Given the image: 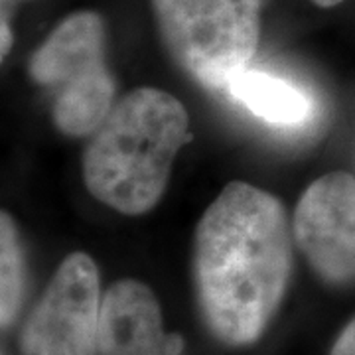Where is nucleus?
<instances>
[{
    "label": "nucleus",
    "instance_id": "obj_1",
    "mask_svg": "<svg viewBox=\"0 0 355 355\" xmlns=\"http://www.w3.org/2000/svg\"><path fill=\"white\" fill-rule=\"evenodd\" d=\"M291 219L277 196L233 180L193 231V286L203 320L231 347L254 343L292 277Z\"/></svg>",
    "mask_w": 355,
    "mask_h": 355
},
{
    "label": "nucleus",
    "instance_id": "obj_2",
    "mask_svg": "<svg viewBox=\"0 0 355 355\" xmlns=\"http://www.w3.org/2000/svg\"><path fill=\"white\" fill-rule=\"evenodd\" d=\"M190 140V114L172 93L139 87L114 103L81 158L87 191L116 214L153 211L178 153Z\"/></svg>",
    "mask_w": 355,
    "mask_h": 355
},
{
    "label": "nucleus",
    "instance_id": "obj_3",
    "mask_svg": "<svg viewBox=\"0 0 355 355\" xmlns=\"http://www.w3.org/2000/svg\"><path fill=\"white\" fill-rule=\"evenodd\" d=\"M170 60L207 89L247 71L261 40V0H150Z\"/></svg>",
    "mask_w": 355,
    "mask_h": 355
},
{
    "label": "nucleus",
    "instance_id": "obj_4",
    "mask_svg": "<svg viewBox=\"0 0 355 355\" xmlns=\"http://www.w3.org/2000/svg\"><path fill=\"white\" fill-rule=\"evenodd\" d=\"M105 20L79 10L51 30L30 58L28 73L53 91L51 119L65 137H91L114 107L116 81L105 64Z\"/></svg>",
    "mask_w": 355,
    "mask_h": 355
},
{
    "label": "nucleus",
    "instance_id": "obj_5",
    "mask_svg": "<svg viewBox=\"0 0 355 355\" xmlns=\"http://www.w3.org/2000/svg\"><path fill=\"white\" fill-rule=\"evenodd\" d=\"M99 268L87 253L60 263L22 330L26 355H95L101 326Z\"/></svg>",
    "mask_w": 355,
    "mask_h": 355
},
{
    "label": "nucleus",
    "instance_id": "obj_6",
    "mask_svg": "<svg viewBox=\"0 0 355 355\" xmlns=\"http://www.w3.org/2000/svg\"><path fill=\"white\" fill-rule=\"evenodd\" d=\"M294 243L320 279L355 282V176L330 172L314 180L292 216Z\"/></svg>",
    "mask_w": 355,
    "mask_h": 355
},
{
    "label": "nucleus",
    "instance_id": "obj_7",
    "mask_svg": "<svg viewBox=\"0 0 355 355\" xmlns=\"http://www.w3.org/2000/svg\"><path fill=\"white\" fill-rule=\"evenodd\" d=\"M101 355H184V340L166 334L154 292L140 280L113 282L103 294Z\"/></svg>",
    "mask_w": 355,
    "mask_h": 355
},
{
    "label": "nucleus",
    "instance_id": "obj_8",
    "mask_svg": "<svg viewBox=\"0 0 355 355\" xmlns=\"http://www.w3.org/2000/svg\"><path fill=\"white\" fill-rule=\"evenodd\" d=\"M227 89L251 113L275 125H298L310 113V103L298 89L266 73L247 69Z\"/></svg>",
    "mask_w": 355,
    "mask_h": 355
},
{
    "label": "nucleus",
    "instance_id": "obj_9",
    "mask_svg": "<svg viewBox=\"0 0 355 355\" xmlns=\"http://www.w3.org/2000/svg\"><path fill=\"white\" fill-rule=\"evenodd\" d=\"M26 257L20 229L8 211L0 216V322L12 324L24 296Z\"/></svg>",
    "mask_w": 355,
    "mask_h": 355
},
{
    "label": "nucleus",
    "instance_id": "obj_10",
    "mask_svg": "<svg viewBox=\"0 0 355 355\" xmlns=\"http://www.w3.org/2000/svg\"><path fill=\"white\" fill-rule=\"evenodd\" d=\"M330 355H355V318L338 336Z\"/></svg>",
    "mask_w": 355,
    "mask_h": 355
},
{
    "label": "nucleus",
    "instance_id": "obj_11",
    "mask_svg": "<svg viewBox=\"0 0 355 355\" xmlns=\"http://www.w3.org/2000/svg\"><path fill=\"white\" fill-rule=\"evenodd\" d=\"M20 2H24V0H0V6H2V20H0V24H10L8 16L16 8V4H20Z\"/></svg>",
    "mask_w": 355,
    "mask_h": 355
},
{
    "label": "nucleus",
    "instance_id": "obj_12",
    "mask_svg": "<svg viewBox=\"0 0 355 355\" xmlns=\"http://www.w3.org/2000/svg\"><path fill=\"white\" fill-rule=\"evenodd\" d=\"M316 6L320 8H334V6H338V4H342L343 0H312Z\"/></svg>",
    "mask_w": 355,
    "mask_h": 355
}]
</instances>
